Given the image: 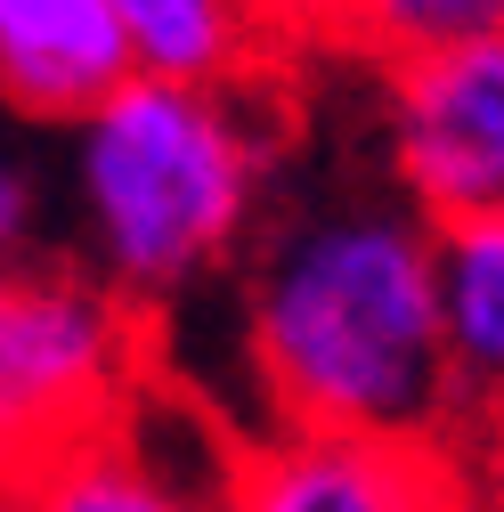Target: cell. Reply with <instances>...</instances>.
Instances as JSON below:
<instances>
[{"label":"cell","mask_w":504,"mask_h":512,"mask_svg":"<svg viewBox=\"0 0 504 512\" xmlns=\"http://www.w3.org/2000/svg\"><path fill=\"white\" fill-rule=\"evenodd\" d=\"M236 358L269 431L439 439L448 309L439 228L383 179L269 212L236 285Z\"/></svg>","instance_id":"1"},{"label":"cell","mask_w":504,"mask_h":512,"mask_svg":"<svg viewBox=\"0 0 504 512\" xmlns=\"http://www.w3.org/2000/svg\"><path fill=\"white\" fill-rule=\"evenodd\" d=\"M66 220L98 285L139 317L244 269L277 196V114L252 82L131 74L66 122Z\"/></svg>","instance_id":"2"},{"label":"cell","mask_w":504,"mask_h":512,"mask_svg":"<svg viewBox=\"0 0 504 512\" xmlns=\"http://www.w3.org/2000/svg\"><path fill=\"white\" fill-rule=\"evenodd\" d=\"M147 399V317L82 261L0 269V488Z\"/></svg>","instance_id":"3"},{"label":"cell","mask_w":504,"mask_h":512,"mask_svg":"<svg viewBox=\"0 0 504 512\" xmlns=\"http://www.w3.org/2000/svg\"><path fill=\"white\" fill-rule=\"evenodd\" d=\"M374 171L439 236L504 220V25L374 66Z\"/></svg>","instance_id":"4"},{"label":"cell","mask_w":504,"mask_h":512,"mask_svg":"<svg viewBox=\"0 0 504 512\" xmlns=\"http://www.w3.org/2000/svg\"><path fill=\"white\" fill-rule=\"evenodd\" d=\"M228 512H488V496L439 439L261 431L236 447Z\"/></svg>","instance_id":"5"},{"label":"cell","mask_w":504,"mask_h":512,"mask_svg":"<svg viewBox=\"0 0 504 512\" xmlns=\"http://www.w3.org/2000/svg\"><path fill=\"white\" fill-rule=\"evenodd\" d=\"M236 447L212 431H163V399L147 391L114 431L66 447L57 464L0 488V512H228Z\"/></svg>","instance_id":"6"},{"label":"cell","mask_w":504,"mask_h":512,"mask_svg":"<svg viewBox=\"0 0 504 512\" xmlns=\"http://www.w3.org/2000/svg\"><path fill=\"white\" fill-rule=\"evenodd\" d=\"M439 309H448V423L439 447L488 488H504V220L439 236Z\"/></svg>","instance_id":"7"},{"label":"cell","mask_w":504,"mask_h":512,"mask_svg":"<svg viewBox=\"0 0 504 512\" xmlns=\"http://www.w3.org/2000/svg\"><path fill=\"white\" fill-rule=\"evenodd\" d=\"M131 82L114 0H0V106L33 131H66Z\"/></svg>","instance_id":"8"},{"label":"cell","mask_w":504,"mask_h":512,"mask_svg":"<svg viewBox=\"0 0 504 512\" xmlns=\"http://www.w3.org/2000/svg\"><path fill=\"white\" fill-rule=\"evenodd\" d=\"M131 74L163 82H261L269 49H285L269 0H114Z\"/></svg>","instance_id":"9"},{"label":"cell","mask_w":504,"mask_h":512,"mask_svg":"<svg viewBox=\"0 0 504 512\" xmlns=\"http://www.w3.org/2000/svg\"><path fill=\"white\" fill-rule=\"evenodd\" d=\"M496 25H504V0H342L334 49L399 66V57L448 49V41H472V33H496Z\"/></svg>","instance_id":"10"},{"label":"cell","mask_w":504,"mask_h":512,"mask_svg":"<svg viewBox=\"0 0 504 512\" xmlns=\"http://www.w3.org/2000/svg\"><path fill=\"white\" fill-rule=\"evenodd\" d=\"M41 228H49V187L33 163L0 155V269H25V261H49L41 252Z\"/></svg>","instance_id":"11"},{"label":"cell","mask_w":504,"mask_h":512,"mask_svg":"<svg viewBox=\"0 0 504 512\" xmlns=\"http://www.w3.org/2000/svg\"><path fill=\"white\" fill-rule=\"evenodd\" d=\"M269 17H277V33H285V49H293V41H326V49H334L342 0H269Z\"/></svg>","instance_id":"12"}]
</instances>
